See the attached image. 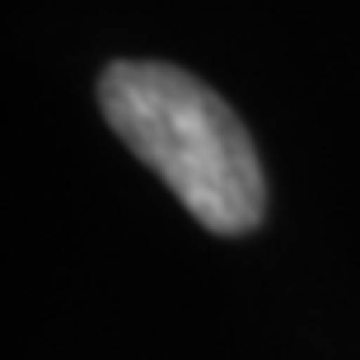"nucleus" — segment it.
I'll return each mask as SVG.
<instances>
[{
    "mask_svg": "<svg viewBox=\"0 0 360 360\" xmlns=\"http://www.w3.org/2000/svg\"><path fill=\"white\" fill-rule=\"evenodd\" d=\"M108 127L215 234H248L267 211L257 150L215 89L164 61H112L98 80Z\"/></svg>",
    "mask_w": 360,
    "mask_h": 360,
    "instance_id": "nucleus-1",
    "label": "nucleus"
}]
</instances>
